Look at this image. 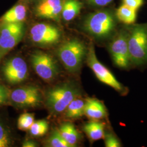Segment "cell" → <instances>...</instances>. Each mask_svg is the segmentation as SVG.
<instances>
[{
    "mask_svg": "<svg viewBox=\"0 0 147 147\" xmlns=\"http://www.w3.org/2000/svg\"><path fill=\"white\" fill-rule=\"evenodd\" d=\"M118 22L115 11L103 9L87 16L82 27L84 31L96 40H110L118 29Z\"/></svg>",
    "mask_w": 147,
    "mask_h": 147,
    "instance_id": "6da1fadb",
    "label": "cell"
},
{
    "mask_svg": "<svg viewBox=\"0 0 147 147\" xmlns=\"http://www.w3.org/2000/svg\"><path fill=\"white\" fill-rule=\"evenodd\" d=\"M127 42L132 67L147 65V22L127 25Z\"/></svg>",
    "mask_w": 147,
    "mask_h": 147,
    "instance_id": "7a4b0ae2",
    "label": "cell"
},
{
    "mask_svg": "<svg viewBox=\"0 0 147 147\" xmlns=\"http://www.w3.org/2000/svg\"><path fill=\"white\" fill-rule=\"evenodd\" d=\"M88 47L79 39L74 38L63 43L57 51V55L69 72L76 73L81 68L87 57Z\"/></svg>",
    "mask_w": 147,
    "mask_h": 147,
    "instance_id": "3957f363",
    "label": "cell"
},
{
    "mask_svg": "<svg viewBox=\"0 0 147 147\" xmlns=\"http://www.w3.org/2000/svg\"><path fill=\"white\" fill-rule=\"evenodd\" d=\"M81 93V90L76 84L71 82L63 83L47 91L45 104L51 113L57 115L65 111L69 104Z\"/></svg>",
    "mask_w": 147,
    "mask_h": 147,
    "instance_id": "277c9868",
    "label": "cell"
},
{
    "mask_svg": "<svg viewBox=\"0 0 147 147\" xmlns=\"http://www.w3.org/2000/svg\"><path fill=\"white\" fill-rule=\"evenodd\" d=\"M128 30L127 25L118 28L110 40L109 51L115 66L123 70H128L132 67L127 42Z\"/></svg>",
    "mask_w": 147,
    "mask_h": 147,
    "instance_id": "5b68a950",
    "label": "cell"
},
{
    "mask_svg": "<svg viewBox=\"0 0 147 147\" xmlns=\"http://www.w3.org/2000/svg\"><path fill=\"white\" fill-rule=\"evenodd\" d=\"M86 59L89 68L101 82L113 88L121 95L125 96L128 93V88L119 82L110 70L98 59L92 42L88 47Z\"/></svg>",
    "mask_w": 147,
    "mask_h": 147,
    "instance_id": "8992f818",
    "label": "cell"
},
{
    "mask_svg": "<svg viewBox=\"0 0 147 147\" xmlns=\"http://www.w3.org/2000/svg\"><path fill=\"white\" fill-rule=\"evenodd\" d=\"M24 33L25 27L22 22L1 24L0 27V59L21 41Z\"/></svg>",
    "mask_w": 147,
    "mask_h": 147,
    "instance_id": "52a82bcc",
    "label": "cell"
},
{
    "mask_svg": "<svg viewBox=\"0 0 147 147\" xmlns=\"http://www.w3.org/2000/svg\"><path fill=\"white\" fill-rule=\"evenodd\" d=\"M31 62L37 75L46 81H51L58 76L59 69L57 63L46 53L42 51L33 53Z\"/></svg>",
    "mask_w": 147,
    "mask_h": 147,
    "instance_id": "ba28073f",
    "label": "cell"
},
{
    "mask_svg": "<svg viewBox=\"0 0 147 147\" xmlns=\"http://www.w3.org/2000/svg\"><path fill=\"white\" fill-rule=\"evenodd\" d=\"M31 39L34 44L42 47L51 46L59 41L61 32L57 27L45 23H39L32 27Z\"/></svg>",
    "mask_w": 147,
    "mask_h": 147,
    "instance_id": "9c48e42d",
    "label": "cell"
},
{
    "mask_svg": "<svg viewBox=\"0 0 147 147\" xmlns=\"http://www.w3.org/2000/svg\"><path fill=\"white\" fill-rule=\"evenodd\" d=\"M9 101L18 107H34L40 104L42 98L39 89L37 87L25 86L13 90L10 94Z\"/></svg>",
    "mask_w": 147,
    "mask_h": 147,
    "instance_id": "30bf717a",
    "label": "cell"
},
{
    "mask_svg": "<svg viewBox=\"0 0 147 147\" xmlns=\"http://www.w3.org/2000/svg\"><path fill=\"white\" fill-rule=\"evenodd\" d=\"M2 73L8 83L18 84L25 81L27 78V65L21 57H14L7 61L3 64Z\"/></svg>",
    "mask_w": 147,
    "mask_h": 147,
    "instance_id": "8fae6325",
    "label": "cell"
},
{
    "mask_svg": "<svg viewBox=\"0 0 147 147\" xmlns=\"http://www.w3.org/2000/svg\"><path fill=\"white\" fill-rule=\"evenodd\" d=\"M62 7L61 0H43L37 6L36 14L42 18L58 20Z\"/></svg>",
    "mask_w": 147,
    "mask_h": 147,
    "instance_id": "7c38bea8",
    "label": "cell"
},
{
    "mask_svg": "<svg viewBox=\"0 0 147 147\" xmlns=\"http://www.w3.org/2000/svg\"><path fill=\"white\" fill-rule=\"evenodd\" d=\"M85 100L84 115L92 120L98 121L105 118L107 116V110L102 102L90 98Z\"/></svg>",
    "mask_w": 147,
    "mask_h": 147,
    "instance_id": "4fadbf2b",
    "label": "cell"
},
{
    "mask_svg": "<svg viewBox=\"0 0 147 147\" xmlns=\"http://www.w3.org/2000/svg\"><path fill=\"white\" fill-rule=\"evenodd\" d=\"M83 130L93 141L102 139L105 136V125L99 121L92 120L86 122L83 126Z\"/></svg>",
    "mask_w": 147,
    "mask_h": 147,
    "instance_id": "5bb4252c",
    "label": "cell"
},
{
    "mask_svg": "<svg viewBox=\"0 0 147 147\" xmlns=\"http://www.w3.org/2000/svg\"><path fill=\"white\" fill-rule=\"evenodd\" d=\"M27 9L22 5H14L2 17L1 24L3 23H18L22 22L26 19Z\"/></svg>",
    "mask_w": 147,
    "mask_h": 147,
    "instance_id": "9a60e30c",
    "label": "cell"
},
{
    "mask_svg": "<svg viewBox=\"0 0 147 147\" xmlns=\"http://www.w3.org/2000/svg\"><path fill=\"white\" fill-rule=\"evenodd\" d=\"M58 130L63 138L71 147L76 146L80 139V135L71 123L64 122L59 126Z\"/></svg>",
    "mask_w": 147,
    "mask_h": 147,
    "instance_id": "2e32d148",
    "label": "cell"
},
{
    "mask_svg": "<svg viewBox=\"0 0 147 147\" xmlns=\"http://www.w3.org/2000/svg\"><path fill=\"white\" fill-rule=\"evenodd\" d=\"M82 8V3L78 0H66L63 3L61 15L66 21L73 20Z\"/></svg>",
    "mask_w": 147,
    "mask_h": 147,
    "instance_id": "e0dca14e",
    "label": "cell"
},
{
    "mask_svg": "<svg viewBox=\"0 0 147 147\" xmlns=\"http://www.w3.org/2000/svg\"><path fill=\"white\" fill-rule=\"evenodd\" d=\"M137 11L123 4L116 9L115 14L118 21L125 25H130L136 20Z\"/></svg>",
    "mask_w": 147,
    "mask_h": 147,
    "instance_id": "ac0fdd59",
    "label": "cell"
},
{
    "mask_svg": "<svg viewBox=\"0 0 147 147\" xmlns=\"http://www.w3.org/2000/svg\"><path fill=\"white\" fill-rule=\"evenodd\" d=\"M86 100L79 98L74 99L65 109V116L70 119H78L84 115Z\"/></svg>",
    "mask_w": 147,
    "mask_h": 147,
    "instance_id": "d6986e66",
    "label": "cell"
},
{
    "mask_svg": "<svg viewBox=\"0 0 147 147\" xmlns=\"http://www.w3.org/2000/svg\"><path fill=\"white\" fill-rule=\"evenodd\" d=\"M46 145L47 147H72L63 138L57 129L51 132L47 140Z\"/></svg>",
    "mask_w": 147,
    "mask_h": 147,
    "instance_id": "ffe728a7",
    "label": "cell"
},
{
    "mask_svg": "<svg viewBox=\"0 0 147 147\" xmlns=\"http://www.w3.org/2000/svg\"><path fill=\"white\" fill-rule=\"evenodd\" d=\"M49 125L45 120L34 121L30 130V133L34 137H41L44 135L48 130Z\"/></svg>",
    "mask_w": 147,
    "mask_h": 147,
    "instance_id": "44dd1931",
    "label": "cell"
},
{
    "mask_svg": "<svg viewBox=\"0 0 147 147\" xmlns=\"http://www.w3.org/2000/svg\"><path fill=\"white\" fill-rule=\"evenodd\" d=\"M34 122V115L30 113H25L19 117L18 121V127L20 130L23 131L29 130Z\"/></svg>",
    "mask_w": 147,
    "mask_h": 147,
    "instance_id": "7402d4cb",
    "label": "cell"
},
{
    "mask_svg": "<svg viewBox=\"0 0 147 147\" xmlns=\"http://www.w3.org/2000/svg\"><path fill=\"white\" fill-rule=\"evenodd\" d=\"M104 138L105 140V147H121V146L119 139L112 132L105 134Z\"/></svg>",
    "mask_w": 147,
    "mask_h": 147,
    "instance_id": "603a6c76",
    "label": "cell"
},
{
    "mask_svg": "<svg viewBox=\"0 0 147 147\" xmlns=\"http://www.w3.org/2000/svg\"><path fill=\"white\" fill-rule=\"evenodd\" d=\"M10 135L5 127L0 123V147H7L11 144Z\"/></svg>",
    "mask_w": 147,
    "mask_h": 147,
    "instance_id": "cb8c5ba5",
    "label": "cell"
},
{
    "mask_svg": "<svg viewBox=\"0 0 147 147\" xmlns=\"http://www.w3.org/2000/svg\"><path fill=\"white\" fill-rule=\"evenodd\" d=\"M10 94L9 90L0 83V105H5L9 101Z\"/></svg>",
    "mask_w": 147,
    "mask_h": 147,
    "instance_id": "d4e9b609",
    "label": "cell"
},
{
    "mask_svg": "<svg viewBox=\"0 0 147 147\" xmlns=\"http://www.w3.org/2000/svg\"><path fill=\"white\" fill-rule=\"evenodd\" d=\"M123 4L137 11L144 3V0H122Z\"/></svg>",
    "mask_w": 147,
    "mask_h": 147,
    "instance_id": "484cf974",
    "label": "cell"
},
{
    "mask_svg": "<svg viewBox=\"0 0 147 147\" xmlns=\"http://www.w3.org/2000/svg\"><path fill=\"white\" fill-rule=\"evenodd\" d=\"M89 5L103 7L110 5L113 0H85Z\"/></svg>",
    "mask_w": 147,
    "mask_h": 147,
    "instance_id": "4316f807",
    "label": "cell"
},
{
    "mask_svg": "<svg viewBox=\"0 0 147 147\" xmlns=\"http://www.w3.org/2000/svg\"><path fill=\"white\" fill-rule=\"evenodd\" d=\"M23 147H36L38 146L37 143L31 140H27L24 141L22 146Z\"/></svg>",
    "mask_w": 147,
    "mask_h": 147,
    "instance_id": "83f0119b",
    "label": "cell"
}]
</instances>
